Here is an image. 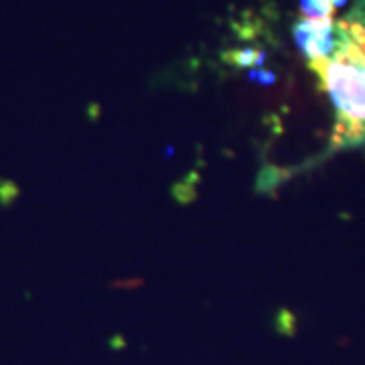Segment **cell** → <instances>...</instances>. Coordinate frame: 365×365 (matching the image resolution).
<instances>
[{"label":"cell","mask_w":365,"mask_h":365,"mask_svg":"<svg viewBox=\"0 0 365 365\" xmlns=\"http://www.w3.org/2000/svg\"><path fill=\"white\" fill-rule=\"evenodd\" d=\"M335 35L333 53L309 66L335 112L329 155L365 146V0L335 23Z\"/></svg>","instance_id":"1"},{"label":"cell","mask_w":365,"mask_h":365,"mask_svg":"<svg viewBox=\"0 0 365 365\" xmlns=\"http://www.w3.org/2000/svg\"><path fill=\"white\" fill-rule=\"evenodd\" d=\"M335 23L337 21H307L300 19L292 29L294 41L307 63L313 66L327 59L335 49Z\"/></svg>","instance_id":"2"},{"label":"cell","mask_w":365,"mask_h":365,"mask_svg":"<svg viewBox=\"0 0 365 365\" xmlns=\"http://www.w3.org/2000/svg\"><path fill=\"white\" fill-rule=\"evenodd\" d=\"M300 13L307 21H335V6L329 0H300Z\"/></svg>","instance_id":"3"},{"label":"cell","mask_w":365,"mask_h":365,"mask_svg":"<svg viewBox=\"0 0 365 365\" xmlns=\"http://www.w3.org/2000/svg\"><path fill=\"white\" fill-rule=\"evenodd\" d=\"M264 51H258V49H237V51H232L225 55V59L230 63H234L237 67H254V66H262L264 63Z\"/></svg>","instance_id":"4"},{"label":"cell","mask_w":365,"mask_h":365,"mask_svg":"<svg viewBox=\"0 0 365 365\" xmlns=\"http://www.w3.org/2000/svg\"><path fill=\"white\" fill-rule=\"evenodd\" d=\"M250 78L258 79L260 83H272L274 81V76L272 73H268V71H252V73H250Z\"/></svg>","instance_id":"5"},{"label":"cell","mask_w":365,"mask_h":365,"mask_svg":"<svg viewBox=\"0 0 365 365\" xmlns=\"http://www.w3.org/2000/svg\"><path fill=\"white\" fill-rule=\"evenodd\" d=\"M329 2H331V4H333L335 9H339V6H343V4H345L347 0H329Z\"/></svg>","instance_id":"6"}]
</instances>
